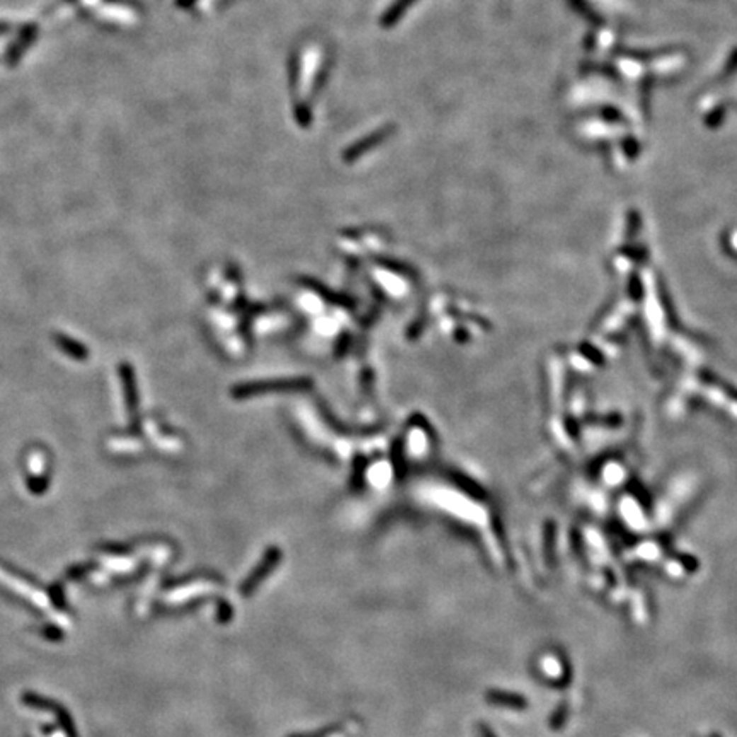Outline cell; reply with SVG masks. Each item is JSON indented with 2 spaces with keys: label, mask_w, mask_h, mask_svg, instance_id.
Listing matches in <instances>:
<instances>
[{
  "label": "cell",
  "mask_w": 737,
  "mask_h": 737,
  "mask_svg": "<svg viewBox=\"0 0 737 737\" xmlns=\"http://www.w3.org/2000/svg\"><path fill=\"white\" fill-rule=\"evenodd\" d=\"M21 699H23L24 705L31 707V709H40V710L48 712V714L55 715L58 726L64 729L65 734L69 737H77V731H76V726H74V720H72V717H70L69 710H65L60 703L53 702V699H50V698L40 697V695L29 693V691L28 693H23Z\"/></svg>",
  "instance_id": "1"
},
{
  "label": "cell",
  "mask_w": 737,
  "mask_h": 737,
  "mask_svg": "<svg viewBox=\"0 0 737 737\" xmlns=\"http://www.w3.org/2000/svg\"><path fill=\"white\" fill-rule=\"evenodd\" d=\"M120 376H122L125 394H127V406H128V411H130V415H132V425L135 427V411H137L135 408L139 406V398H137V388H135V381H133V372H132L130 365L128 364L120 365Z\"/></svg>",
  "instance_id": "2"
},
{
  "label": "cell",
  "mask_w": 737,
  "mask_h": 737,
  "mask_svg": "<svg viewBox=\"0 0 737 737\" xmlns=\"http://www.w3.org/2000/svg\"><path fill=\"white\" fill-rule=\"evenodd\" d=\"M53 340H55L57 347L60 348L64 353H67L69 357H72V359L87 360V357H89V350H87L84 345L79 343V341L70 338V336L55 335L53 336Z\"/></svg>",
  "instance_id": "3"
},
{
  "label": "cell",
  "mask_w": 737,
  "mask_h": 737,
  "mask_svg": "<svg viewBox=\"0 0 737 737\" xmlns=\"http://www.w3.org/2000/svg\"><path fill=\"white\" fill-rule=\"evenodd\" d=\"M2 567L6 569L7 572L11 573V576H16L18 578H21V581H23V582H26L29 587H35V589H38V590L47 589V587H43V584H41L38 578L29 576V573L24 572V570H21L19 567H16V565L7 564V561H2Z\"/></svg>",
  "instance_id": "4"
},
{
  "label": "cell",
  "mask_w": 737,
  "mask_h": 737,
  "mask_svg": "<svg viewBox=\"0 0 737 737\" xmlns=\"http://www.w3.org/2000/svg\"><path fill=\"white\" fill-rule=\"evenodd\" d=\"M48 593H50V599H52L53 606H55L57 610H60V611H67V610H69V602H67L65 594H64V589H62V585H60V584H57V585H52V587H50Z\"/></svg>",
  "instance_id": "5"
},
{
  "label": "cell",
  "mask_w": 737,
  "mask_h": 737,
  "mask_svg": "<svg viewBox=\"0 0 737 737\" xmlns=\"http://www.w3.org/2000/svg\"><path fill=\"white\" fill-rule=\"evenodd\" d=\"M98 569V564L96 561H89V564H79V565H74L72 569L67 570L65 577L69 578V581H79L82 576H86V572H89V570H94Z\"/></svg>",
  "instance_id": "6"
},
{
  "label": "cell",
  "mask_w": 737,
  "mask_h": 737,
  "mask_svg": "<svg viewBox=\"0 0 737 737\" xmlns=\"http://www.w3.org/2000/svg\"><path fill=\"white\" fill-rule=\"evenodd\" d=\"M0 595H4V598H6V599H11V601H12V602H16V605H18V606H21V607H23V610H26V611H29V613H31L33 616H38V618H40V616H41V615H40V611H38V610H36V607H35V606H33V605H29V602H28V601H24V599H23V598H19V595H18V594H12V593H9V590H6V589H0Z\"/></svg>",
  "instance_id": "7"
},
{
  "label": "cell",
  "mask_w": 737,
  "mask_h": 737,
  "mask_svg": "<svg viewBox=\"0 0 737 737\" xmlns=\"http://www.w3.org/2000/svg\"><path fill=\"white\" fill-rule=\"evenodd\" d=\"M36 632H38L40 635L47 636L48 640H55V642H58V640L64 639V632H62L58 627H53V624H43V627H41L40 630H36Z\"/></svg>",
  "instance_id": "8"
}]
</instances>
